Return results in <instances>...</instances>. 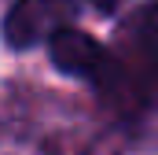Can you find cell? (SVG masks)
<instances>
[{
    "mask_svg": "<svg viewBox=\"0 0 158 155\" xmlns=\"http://www.w3.org/2000/svg\"><path fill=\"white\" fill-rule=\"evenodd\" d=\"M48 55L52 63L70 78H81L103 92H114V81H118V59L110 48H103L99 41H92L88 33H81L74 26L59 30L55 37L48 41Z\"/></svg>",
    "mask_w": 158,
    "mask_h": 155,
    "instance_id": "obj_2",
    "label": "cell"
},
{
    "mask_svg": "<svg viewBox=\"0 0 158 155\" xmlns=\"http://www.w3.org/2000/svg\"><path fill=\"white\" fill-rule=\"evenodd\" d=\"M0 155H44V148L22 133H0Z\"/></svg>",
    "mask_w": 158,
    "mask_h": 155,
    "instance_id": "obj_4",
    "label": "cell"
},
{
    "mask_svg": "<svg viewBox=\"0 0 158 155\" xmlns=\"http://www.w3.org/2000/svg\"><path fill=\"white\" fill-rule=\"evenodd\" d=\"M77 4L74 0H15L4 15V37L11 48H37L48 44L59 30L74 26Z\"/></svg>",
    "mask_w": 158,
    "mask_h": 155,
    "instance_id": "obj_3",
    "label": "cell"
},
{
    "mask_svg": "<svg viewBox=\"0 0 158 155\" xmlns=\"http://www.w3.org/2000/svg\"><path fill=\"white\" fill-rule=\"evenodd\" d=\"M114 59H118L114 92L125 96V104H132V96H151L158 78V7H147L132 15V22H125L121 52H114Z\"/></svg>",
    "mask_w": 158,
    "mask_h": 155,
    "instance_id": "obj_1",
    "label": "cell"
},
{
    "mask_svg": "<svg viewBox=\"0 0 158 155\" xmlns=\"http://www.w3.org/2000/svg\"><path fill=\"white\" fill-rule=\"evenodd\" d=\"M103 4H114V0H103Z\"/></svg>",
    "mask_w": 158,
    "mask_h": 155,
    "instance_id": "obj_5",
    "label": "cell"
}]
</instances>
